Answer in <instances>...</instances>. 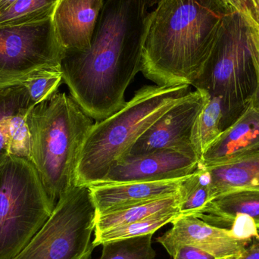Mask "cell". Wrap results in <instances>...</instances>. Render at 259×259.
<instances>
[{"mask_svg": "<svg viewBox=\"0 0 259 259\" xmlns=\"http://www.w3.org/2000/svg\"><path fill=\"white\" fill-rule=\"evenodd\" d=\"M160 1L106 0L90 48L65 52L64 83L92 119L102 121L125 105L126 91L141 69L151 15Z\"/></svg>", "mask_w": 259, "mask_h": 259, "instance_id": "cell-1", "label": "cell"}, {"mask_svg": "<svg viewBox=\"0 0 259 259\" xmlns=\"http://www.w3.org/2000/svg\"><path fill=\"white\" fill-rule=\"evenodd\" d=\"M234 11L225 0H161L148 25L140 71L157 86H193Z\"/></svg>", "mask_w": 259, "mask_h": 259, "instance_id": "cell-2", "label": "cell"}, {"mask_svg": "<svg viewBox=\"0 0 259 259\" xmlns=\"http://www.w3.org/2000/svg\"><path fill=\"white\" fill-rule=\"evenodd\" d=\"M190 92L187 84L143 87L119 111L93 124L79 157L75 185L101 183L137 140Z\"/></svg>", "mask_w": 259, "mask_h": 259, "instance_id": "cell-3", "label": "cell"}, {"mask_svg": "<svg viewBox=\"0 0 259 259\" xmlns=\"http://www.w3.org/2000/svg\"><path fill=\"white\" fill-rule=\"evenodd\" d=\"M93 124L92 118L65 93H56L27 115L29 161L55 206L75 185L79 157Z\"/></svg>", "mask_w": 259, "mask_h": 259, "instance_id": "cell-4", "label": "cell"}, {"mask_svg": "<svg viewBox=\"0 0 259 259\" xmlns=\"http://www.w3.org/2000/svg\"><path fill=\"white\" fill-rule=\"evenodd\" d=\"M258 44L256 21L237 11L231 12L225 17L203 71L193 84L220 97L225 130L240 118L255 94Z\"/></svg>", "mask_w": 259, "mask_h": 259, "instance_id": "cell-5", "label": "cell"}, {"mask_svg": "<svg viewBox=\"0 0 259 259\" xmlns=\"http://www.w3.org/2000/svg\"><path fill=\"white\" fill-rule=\"evenodd\" d=\"M54 208L28 159L9 155L0 163V259L15 258Z\"/></svg>", "mask_w": 259, "mask_h": 259, "instance_id": "cell-6", "label": "cell"}, {"mask_svg": "<svg viewBox=\"0 0 259 259\" xmlns=\"http://www.w3.org/2000/svg\"><path fill=\"white\" fill-rule=\"evenodd\" d=\"M97 208L88 186L74 185L46 223L12 259H91Z\"/></svg>", "mask_w": 259, "mask_h": 259, "instance_id": "cell-7", "label": "cell"}, {"mask_svg": "<svg viewBox=\"0 0 259 259\" xmlns=\"http://www.w3.org/2000/svg\"><path fill=\"white\" fill-rule=\"evenodd\" d=\"M65 55L52 18L0 27V88L21 83L38 70L60 66Z\"/></svg>", "mask_w": 259, "mask_h": 259, "instance_id": "cell-8", "label": "cell"}, {"mask_svg": "<svg viewBox=\"0 0 259 259\" xmlns=\"http://www.w3.org/2000/svg\"><path fill=\"white\" fill-rule=\"evenodd\" d=\"M209 98L205 90L190 91L137 140L127 156L168 149L199 161L190 137L195 121Z\"/></svg>", "mask_w": 259, "mask_h": 259, "instance_id": "cell-9", "label": "cell"}, {"mask_svg": "<svg viewBox=\"0 0 259 259\" xmlns=\"http://www.w3.org/2000/svg\"><path fill=\"white\" fill-rule=\"evenodd\" d=\"M199 167L196 158L175 151L161 149L125 157L100 184L181 179L194 173Z\"/></svg>", "mask_w": 259, "mask_h": 259, "instance_id": "cell-10", "label": "cell"}, {"mask_svg": "<svg viewBox=\"0 0 259 259\" xmlns=\"http://www.w3.org/2000/svg\"><path fill=\"white\" fill-rule=\"evenodd\" d=\"M104 0H59L52 19L65 52H82L91 47Z\"/></svg>", "mask_w": 259, "mask_h": 259, "instance_id": "cell-11", "label": "cell"}, {"mask_svg": "<svg viewBox=\"0 0 259 259\" xmlns=\"http://www.w3.org/2000/svg\"><path fill=\"white\" fill-rule=\"evenodd\" d=\"M184 178L162 181L98 184L90 187L97 214L178 194Z\"/></svg>", "mask_w": 259, "mask_h": 259, "instance_id": "cell-12", "label": "cell"}, {"mask_svg": "<svg viewBox=\"0 0 259 259\" xmlns=\"http://www.w3.org/2000/svg\"><path fill=\"white\" fill-rule=\"evenodd\" d=\"M164 234L181 243L199 248L216 258L240 255L251 243L231 235L229 230L219 228L193 215H180Z\"/></svg>", "mask_w": 259, "mask_h": 259, "instance_id": "cell-13", "label": "cell"}, {"mask_svg": "<svg viewBox=\"0 0 259 259\" xmlns=\"http://www.w3.org/2000/svg\"><path fill=\"white\" fill-rule=\"evenodd\" d=\"M259 149V112L252 105L225 130L205 152L199 165L224 164Z\"/></svg>", "mask_w": 259, "mask_h": 259, "instance_id": "cell-14", "label": "cell"}, {"mask_svg": "<svg viewBox=\"0 0 259 259\" xmlns=\"http://www.w3.org/2000/svg\"><path fill=\"white\" fill-rule=\"evenodd\" d=\"M33 106L22 83L0 88V127L9 140V154L30 158L27 116Z\"/></svg>", "mask_w": 259, "mask_h": 259, "instance_id": "cell-15", "label": "cell"}, {"mask_svg": "<svg viewBox=\"0 0 259 259\" xmlns=\"http://www.w3.org/2000/svg\"><path fill=\"white\" fill-rule=\"evenodd\" d=\"M205 168L211 178L213 199L236 190H259V149Z\"/></svg>", "mask_w": 259, "mask_h": 259, "instance_id": "cell-16", "label": "cell"}, {"mask_svg": "<svg viewBox=\"0 0 259 259\" xmlns=\"http://www.w3.org/2000/svg\"><path fill=\"white\" fill-rule=\"evenodd\" d=\"M237 214L252 218L259 228V190H236L224 193L193 216L210 225L228 229Z\"/></svg>", "mask_w": 259, "mask_h": 259, "instance_id": "cell-17", "label": "cell"}, {"mask_svg": "<svg viewBox=\"0 0 259 259\" xmlns=\"http://www.w3.org/2000/svg\"><path fill=\"white\" fill-rule=\"evenodd\" d=\"M180 213L178 195L97 214L95 233L143 220L157 214Z\"/></svg>", "mask_w": 259, "mask_h": 259, "instance_id": "cell-18", "label": "cell"}, {"mask_svg": "<svg viewBox=\"0 0 259 259\" xmlns=\"http://www.w3.org/2000/svg\"><path fill=\"white\" fill-rule=\"evenodd\" d=\"M223 118L220 97L210 96L208 103L195 121L190 137L199 164L205 152L225 131Z\"/></svg>", "mask_w": 259, "mask_h": 259, "instance_id": "cell-19", "label": "cell"}, {"mask_svg": "<svg viewBox=\"0 0 259 259\" xmlns=\"http://www.w3.org/2000/svg\"><path fill=\"white\" fill-rule=\"evenodd\" d=\"M178 195L181 215H195L200 212L213 199L208 170L199 165L194 173L183 180Z\"/></svg>", "mask_w": 259, "mask_h": 259, "instance_id": "cell-20", "label": "cell"}, {"mask_svg": "<svg viewBox=\"0 0 259 259\" xmlns=\"http://www.w3.org/2000/svg\"><path fill=\"white\" fill-rule=\"evenodd\" d=\"M180 215V213L157 214L138 222L109 228L100 233H95L94 246L97 247L103 243L114 240L154 234L164 225L171 224Z\"/></svg>", "mask_w": 259, "mask_h": 259, "instance_id": "cell-21", "label": "cell"}, {"mask_svg": "<svg viewBox=\"0 0 259 259\" xmlns=\"http://www.w3.org/2000/svg\"><path fill=\"white\" fill-rule=\"evenodd\" d=\"M59 0H16L0 12V27L44 21L53 16Z\"/></svg>", "mask_w": 259, "mask_h": 259, "instance_id": "cell-22", "label": "cell"}, {"mask_svg": "<svg viewBox=\"0 0 259 259\" xmlns=\"http://www.w3.org/2000/svg\"><path fill=\"white\" fill-rule=\"evenodd\" d=\"M63 82V74L60 65L38 70L21 83L27 89L30 103L34 107L51 99Z\"/></svg>", "mask_w": 259, "mask_h": 259, "instance_id": "cell-23", "label": "cell"}, {"mask_svg": "<svg viewBox=\"0 0 259 259\" xmlns=\"http://www.w3.org/2000/svg\"><path fill=\"white\" fill-rule=\"evenodd\" d=\"M152 236L148 234L103 243L100 259H155Z\"/></svg>", "mask_w": 259, "mask_h": 259, "instance_id": "cell-24", "label": "cell"}, {"mask_svg": "<svg viewBox=\"0 0 259 259\" xmlns=\"http://www.w3.org/2000/svg\"><path fill=\"white\" fill-rule=\"evenodd\" d=\"M174 259H218L211 254L187 243H181L164 234L157 238Z\"/></svg>", "mask_w": 259, "mask_h": 259, "instance_id": "cell-25", "label": "cell"}, {"mask_svg": "<svg viewBox=\"0 0 259 259\" xmlns=\"http://www.w3.org/2000/svg\"><path fill=\"white\" fill-rule=\"evenodd\" d=\"M228 230L233 237L239 240L251 241L259 235L255 221L246 214H237Z\"/></svg>", "mask_w": 259, "mask_h": 259, "instance_id": "cell-26", "label": "cell"}, {"mask_svg": "<svg viewBox=\"0 0 259 259\" xmlns=\"http://www.w3.org/2000/svg\"><path fill=\"white\" fill-rule=\"evenodd\" d=\"M234 10L251 17L255 21L257 12L252 0H225Z\"/></svg>", "mask_w": 259, "mask_h": 259, "instance_id": "cell-27", "label": "cell"}, {"mask_svg": "<svg viewBox=\"0 0 259 259\" xmlns=\"http://www.w3.org/2000/svg\"><path fill=\"white\" fill-rule=\"evenodd\" d=\"M238 259H259V235L252 239Z\"/></svg>", "mask_w": 259, "mask_h": 259, "instance_id": "cell-28", "label": "cell"}, {"mask_svg": "<svg viewBox=\"0 0 259 259\" xmlns=\"http://www.w3.org/2000/svg\"><path fill=\"white\" fill-rule=\"evenodd\" d=\"M255 70H256V89H255V94H254L250 104L255 110L259 112V44L256 51H255Z\"/></svg>", "mask_w": 259, "mask_h": 259, "instance_id": "cell-29", "label": "cell"}, {"mask_svg": "<svg viewBox=\"0 0 259 259\" xmlns=\"http://www.w3.org/2000/svg\"><path fill=\"white\" fill-rule=\"evenodd\" d=\"M9 155V140L0 127V163L3 162Z\"/></svg>", "mask_w": 259, "mask_h": 259, "instance_id": "cell-30", "label": "cell"}, {"mask_svg": "<svg viewBox=\"0 0 259 259\" xmlns=\"http://www.w3.org/2000/svg\"><path fill=\"white\" fill-rule=\"evenodd\" d=\"M16 0H0V12L9 8Z\"/></svg>", "mask_w": 259, "mask_h": 259, "instance_id": "cell-31", "label": "cell"}, {"mask_svg": "<svg viewBox=\"0 0 259 259\" xmlns=\"http://www.w3.org/2000/svg\"><path fill=\"white\" fill-rule=\"evenodd\" d=\"M252 1L253 3L255 9H256L257 12H258L259 11V0H252Z\"/></svg>", "mask_w": 259, "mask_h": 259, "instance_id": "cell-32", "label": "cell"}, {"mask_svg": "<svg viewBox=\"0 0 259 259\" xmlns=\"http://www.w3.org/2000/svg\"><path fill=\"white\" fill-rule=\"evenodd\" d=\"M241 254H240V255H241ZM240 255H232V256L225 257V258H218V259H238V258H239V257H240Z\"/></svg>", "mask_w": 259, "mask_h": 259, "instance_id": "cell-33", "label": "cell"}, {"mask_svg": "<svg viewBox=\"0 0 259 259\" xmlns=\"http://www.w3.org/2000/svg\"><path fill=\"white\" fill-rule=\"evenodd\" d=\"M255 21H256L257 24H258L259 26V11L258 12V13H257L256 18H255Z\"/></svg>", "mask_w": 259, "mask_h": 259, "instance_id": "cell-34", "label": "cell"}]
</instances>
